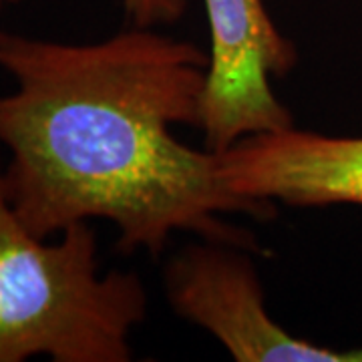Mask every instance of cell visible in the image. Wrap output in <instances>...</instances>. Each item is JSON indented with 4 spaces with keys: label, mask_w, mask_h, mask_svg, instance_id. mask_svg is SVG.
Instances as JSON below:
<instances>
[{
    "label": "cell",
    "mask_w": 362,
    "mask_h": 362,
    "mask_svg": "<svg viewBox=\"0 0 362 362\" xmlns=\"http://www.w3.org/2000/svg\"><path fill=\"white\" fill-rule=\"evenodd\" d=\"M165 292L183 320L207 330L238 362H362V346L334 350L294 337L268 314L244 247L206 242L165 266Z\"/></svg>",
    "instance_id": "3957f363"
},
{
    "label": "cell",
    "mask_w": 362,
    "mask_h": 362,
    "mask_svg": "<svg viewBox=\"0 0 362 362\" xmlns=\"http://www.w3.org/2000/svg\"><path fill=\"white\" fill-rule=\"evenodd\" d=\"M4 185L18 220L39 238L95 218L115 223L125 254L157 256L177 232L258 252L247 230L221 220H272L274 204L230 194L214 151L175 125L202 127L209 52L133 25L93 45L0 30Z\"/></svg>",
    "instance_id": "6da1fadb"
},
{
    "label": "cell",
    "mask_w": 362,
    "mask_h": 362,
    "mask_svg": "<svg viewBox=\"0 0 362 362\" xmlns=\"http://www.w3.org/2000/svg\"><path fill=\"white\" fill-rule=\"evenodd\" d=\"M204 4L211 47L199 129L207 149L223 151L247 135L294 125L272 78L286 77L296 66V47L272 21L264 0Z\"/></svg>",
    "instance_id": "277c9868"
},
{
    "label": "cell",
    "mask_w": 362,
    "mask_h": 362,
    "mask_svg": "<svg viewBox=\"0 0 362 362\" xmlns=\"http://www.w3.org/2000/svg\"><path fill=\"white\" fill-rule=\"evenodd\" d=\"M125 11L137 26L171 25L185 13V0H125Z\"/></svg>",
    "instance_id": "8992f818"
},
{
    "label": "cell",
    "mask_w": 362,
    "mask_h": 362,
    "mask_svg": "<svg viewBox=\"0 0 362 362\" xmlns=\"http://www.w3.org/2000/svg\"><path fill=\"white\" fill-rule=\"evenodd\" d=\"M4 2H6V0H0V11H2V4H4Z\"/></svg>",
    "instance_id": "52a82bcc"
},
{
    "label": "cell",
    "mask_w": 362,
    "mask_h": 362,
    "mask_svg": "<svg viewBox=\"0 0 362 362\" xmlns=\"http://www.w3.org/2000/svg\"><path fill=\"white\" fill-rule=\"evenodd\" d=\"M214 171L230 194L252 202L362 207V137H334L290 125L214 151Z\"/></svg>",
    "instance_id": "5b68a950"
},
{
    "label": "cell",
    "mask_w": 362,
    "mask_h": 362,
    "mask_svg": "<svg viewBox=\"0 0 362 362\" xmlns=\"http://www.w3.org/2000/svg\"><path fill=\"white\" fill-rule=\"evenodd\" d=\"M6 2H18V0H6Z\"/></svg>",
    "instance_id": "ba28073f"
},
{
    "label": "cell",
    "mask_w": 362,
    "mask_h": 362,
    "mask_svg": "<svg viewBox=\"0 0 362 362\" xmlns=\"http://www.w3.org/2000/svg\"><path fill=\"white\" fill-rule=\"evenodd\" d=\"M147 310L135 272L99 274L89 221L49 244L18 220L0 161V362H129Z\"/></svg>",
    "instance_id": "7a4b0ae2"
}]
</instances>
